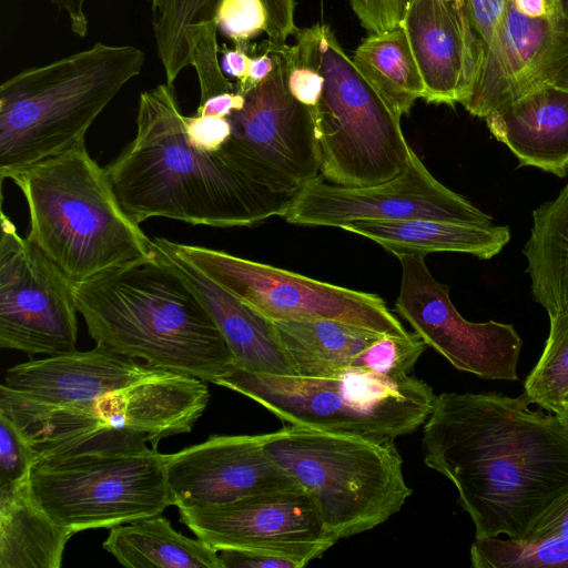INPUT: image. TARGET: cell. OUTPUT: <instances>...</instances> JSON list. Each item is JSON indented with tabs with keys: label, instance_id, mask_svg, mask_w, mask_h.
<instances>
[{
	"label": "cell",
	"instance_id": "6da1fadb",
	"mask_svg": "<svg viewBox=\"0 0 568 568\" xmlns=\"http://www.w3.org/2000/svg\"><path fill=\"white\" fill-rule=\"evenodd\" d=\"M525 394L445 392L423 425L424 462L453 483L475 538L521 540L568 491V433Z\"/></svg>",
	"mask_w": 568,
	"mask_h": 568
},
{
	"label": "cell",
	"instance_id": "7a4b0ae2",
	"mask_svg": "<svg viewBox=\"0 0 568 568\" xmlns=\"http://www.w3.org/2000/svg\"><path fill=\"white\" fill-rule=\"evenodd\" d=\"M172 85L140 94L136 134L105 168L112 191L135 223L166 217L193 225L251 226L282 216L295 193L275 192L240 171L224 154L187 136Z\"/></svg>",
	"mask_w": 568,
	"mask_h": 568
},
{
	"label": "cell",
	"instance_id": "3957f363",
	"mask_svg": "<svg viewBox=\"0 0 568 568\" xmlns=\"http://www.w3.org/2000/svg\"><path fill=\"white\" fill-rule=\"evenodd\" d=\"M73 297L90 337L110 352L213 384L235 366L197 291L155 245L74 283Z\"/></svg>",
	"mask_w": 568,
	"mask_h": 568
},
{
	"label": "cell",
	"instance_id": "277c9868",
	"mask_svg": "<svg viewBox=\"0 0 568 568\" xmlns=\"http://www.w3.org/2000/svg\"><path fill=\"white\" fill-rule=\"evenodd\" d=\"M29 210L26 236L73 283L154 251L120 206L85 141L9 175Z\"/></svg>",
	"mask_w": 568,
	"mask_h": 568
},
{
	"label": "cell",
	"instance_id": "5b68a950",
	"mask_svg": "<svg viewBox=\"0 0 568 568\" xmlns=\"http://www.w3.org/2000/svg\"><path fill=\"white\" fill-rule=\"evenodd\" d=\"M144 52L102 42L0 85V178L79 142L121 89L142 72Z\"/></svg>",
	"mask_w": 568,
	"mask_h": 568
},
{
	"label": "cell",
	"instance_id": "8992f818",
	"mask_svg": "<svg viewBox=\"0 0 568 568\" xmlns=\"http://www.w3.org/2000/svg\"><path fill=\"white\" fill-rule=\"evenodd\" d=\"M139 435L111 433L36 458L28 475L32 500L75 534L112 528L173 506L166 454Z\"/></svg>",
	"mask_w": 568,
	"mask_h": 568
},
{
	"label": "cell",
	"instance_id": "52a82bcc",
	"mask_svg": "<svg viewBox=\"0 0 568 568\" xmlns=\"http://www.w3.org/2000/svg\"><path fill=\"white\" fill-rule=\"evenodd\" d=\"M215 384L253 399L287 425L377 440L416 432L437 397L414 375L358 368L312 377L253 373L235 365Z\"/></svg>",
	"mask_w": 568,
	"mask_h": 568
},
{
	"label": "cell",
	"instance_id": "ba28073f",
	"mask_svg": "<svg viewBox=\"0 0 568 568\" xmlns=\"http://www.w3.org/2000/svg\"><path fill=\"white\" fill-rule=\"evenodd\" d=\"M262 443L310 495L326 530L337 539L388 520L413 494L395 440L288 425L262 434Z\"/></svg>",
	"mask_w": 568,
	"mask_h": 568
},
{
	"label": "cell",
	"instance_id": "9c48e42d",
	"mask_svg": "<svg viewBox=\"0 0 568 568\" xmlns=\"http://www.w3.org/2000/svg\"><path fill=\"white\" fill-rule=\"evenodd\" d=\"M320 69L324 79L313 116L321 175L347 187L388 181L410 152L397 116L343 49L334 31L320 23Z\"/></svg>",
	"mask_w": 568,
	"mask_h": 568
},
{
	"label": "cell",
	"instance_id": "30bf717a",
	"mask_svg": "<svg viewBox=\"0 0 568 568\" xmlns=\"http://www.w3.org/2000/svg\"><path fill=\"white\" fill-rule=\"evenodd\" d=\"M209 398L205 382L162 371L74 407L10 419L37 457L111 433L142 436L156 448L163 438L191 432Z\"/></svg>",
	"mask_w": 568,
	"mask_h": 568
},
{
	"label": "cell",
	"instance_id": "8fae6325",
	"mask_svg": "<svg viewBox=\"0 0 568 568\" xmlns=\"http://www.w3.org/2000/svg\"><path fill=\"white\" fill-rule=\"evenodd\" d=\"M153 242L189 262L271 321L327 318L386 335L409 334L376 294L322 282L224 251L162 237Z\"/></svg>",
	"mask_w": 568,
	"mask_h": 568
},
{
	"label": "cell",
	"instance_id": "7c38bea8",
	"mask_svg": "<svg viewBox=\"0 0 568 568\" xmlns=\"http://www.w3.org/2000/svg\"><path fill=\"white\" fill-rule=\"evenodd\" d=\"M265 43L274 69L244 94L243 108L229 116L232 135L222 150L255 182L275 192L295 193L321 175L313 110L290 93L278 44Z\"/></svg>",
	"mask_w": 568,
	"mask_h": 568
},
{
	"label": "cell",
	"instance_id": "4fadbf2b",
	"mask_svg": "<svg viewBox=\"0 0 568 568\" xmlns=\"http://www.w3.org/2000/svg\"><path fill=\"white\" fill-rule=\"evenodd\" d=\"M568 82V0H505L479 75L464 108L494 110L552 83Z\"/></svg>",
	"mask_w": 568,
	"mask_h": 568
},
{
	"label": "cell",
	"instance_id": "5bb4252c",
	"mask_svg": "<svg viewBox=\"0 0 568 568\" xmlns=\"http://www.w3.org/2000/svg\"><path fill=\"white\" fill-rule=\"evenodd\" d=\"M0 346L29 355L75 349L73 282L1 212Z\"/></svg>",
	"mask_w": 568,
	"mask_h": 568
},
{
	"label": "cell",
	"instance_id": "9a60e30c",
	"mask_svg": "<svg viewBox=\"0 0 568 568\" xmlns=\"http://www.w3.org/2000/svg\"><path fill=\"white\" fill-rule=\"evenodd\" d=\"M282 217L297 225L341 229L361 220L493 223L490 215L437 181L413 149L402 172L378 184L347 187L316 176L296 191Z\"/></svg>",
	"mask_w": 568,
	"mask_h": 568
},
{
	"label": "cell",
	"instance_id": "2e32d148",
	"mask_svg": "<svg viewBox=\"0 0 568 568\" xmlns=\"http://www.w3.org/2000/svg\"><path fill=\"white\" fill-rule=\"evenodd\" d=\"M400 290L396 312L427 346L455 368L491 381H518L523 339L514 325L465 320L436 281L424 256H400Z\"/></svg>",
	"mask_w": 568,
	"mask_h": 568
},
{
	"label": "cell",
	"instance_id": "e0dca14e",
	"mask_svg": "<svg viewBox=\"0 0 568 568\" xmlns=\"http://www.w3.org/2000/svg\"><path fill=\"white\" fill-rule=\"evenodd\" d=\"M165 471L178 509L302 488L266 454L262 434L210 436L203 443L166 454Z\"/></svg>",
	"mask_w": 568,
	"mask_h": 568
},
{
	"label": "cell",
	"instance_id": "ac0fdd59",
	"mask_svg": "<svg viewBox=\"0 0 568 568\" xmlns=\"http://www.w3.org/2000/svg\"><path fill=\"white\" fill-rule=\"evenodd\" d=\"M429 103L465 104L484 61V47L464 2L414 0L400 22Z\"/></svg>",
	"mask_w": 568,
	"mask_h": 568
},
{
	"label": "cell",
	"instance_id": "d6986e66",
	"mask_svg": "<svg viewBox=\"0 0 568 568\" xmlns=\"http://www.w3.org/2000/svg\"><path fill=\"white\" fill-rule=\"evenodd\" d=\"M180 520L213 549L253 548L335 539L303 488L248 496L233 503L180 508Z\"/></svg>",
	"mask_w": 568,
	"mask_h": 568
},
{
	"label": "cell",
	"instance_id": "ffe728a7",
	"mask_svg": "<svg viewBox=\"0 0 568 568\" xmlns=\"http://www.w3.org/2000/svg\"><path fill=\"white\" fill-rule=\"evenodd\" d=\"M520 165L559 178L568 172V82L542 85L485 118Z\"/></svg>",
	"mask_w": 568,
	"mask_h": 568
},
{
	"label": "cell",
	"instance_id": "44dd1931",
	"mask_svg": "<svg viewBox=\"0 0 568 568\" xmlns=\"http://www.w3.org/2000/svg\"><path fill=\"white\" fill-rule=\"evenodd\" d=\"M152 27L166 83L172 85L186 67L195 47L217 33L215 13L222 0H150ZM267 12L266 34L274 44H285L297 27L294 0H262Z\"/></svg>",
	"mask_w": 568,
	"mask_h": 568
},
{
	"label": "cell",
	"instance_id": "7402d4cb",
	"mask_svg": "<svg viewBox=\"0 0 568 568\" xmlns=\"http://www.w3.org/2000/svg\"><path fill=\"white\" fill-rule=\"evenodd\" d=\"M155 246L173 261L195 287L237 367L253 373L293 374L270 318L217 285L185 260Z\"/></svg>",
	"mask_w": 568,
	"mask_h": 568
},
{
	"label": "cell",
	"instance_id": "603a6c76",
	"mask_svg": "<svg viewBox=\"0 0 568 568\" xmlns=\"http://www.w3.org/2000/svg\"><path fill=\"white\" fill-rule=\"evenodd\" d=\"M376 242L397 257L452 252L489 260L510 240L505 225L439 220H361L342 227Z\"/></svg>",
	"mask_w": 568,
	"mask_h": 568
},
{
	"label": "cell",
	"instance_id": "cb8c5ba5",
	"mask_svg": "<svg viewBox=\"0 0 568 568\" xmlns=\"http://www.w3.org/2000/svg\"><path fill=\"white\" fill-rule=\"evenodd\" d=\"M272 322L293 374L301 376H331L356 368L365 351L386 335L327 318Z\"/></svg>",
	"mask_w": 568,
	"mask_h": 568
},
{
	"label": "cell",
	"instance_id": "d4e9b609",
	"mask_svg": "<svg viewBox=\"0 0 568 568\" xmlns=\"http://www.w3.org/2000/svg\"><path fill=\"white\" fill-rule=\"evenodd\" d=\"M74 534L32 500L28 479L0 489V568H60Z\"/></svg>",
	"mask_w": 568,
	"mask_h": 568
},
{
	"label": "cell",
	"instance_id": "484cf974",
	"mask_svg": "<svg viewBox=\"0 0 568 568\" xmlns=\"http://www.w3.org/2000/svg\"><path fill=\"white\" fill-rule=\"evenodd\" d=\"M103 548L128 568H223L219 551L161 514L110 528Z\"/></svg>",
	"mask_w": 568,
	"mask_h": 568
},
{
	"label": "cell",
	"instance_id": "4316f807",
	"mask_svg": "<svg viewBox=\"0 0 568 568\" xmlns=\"http://www.w3.org/2000/svg\"><path fill=\"white\" fill-rule=\"evenodd\" d=\"M524 254L535 301L549 317L568 310V183L532 212Z\"/></svg>",
	"mask_w": 568,
	"mask_h": 568
},
{
	"label": "cell",
	"instance_id": "83f0119b",
	"mask_svg": "<svg viewBox=\"0 0 568 568\" xmlns=\"http://www.w3.org/2000/svg\"><path fill=\"white\" fill-rule=\"evenodd\" d=\"M355 65L399 118L424 98L425 85L403 24L369 33L354 51Z\"/></svg>",
	"mask_w": 568,
	"mask_h": 568
},
{
	"label": "cell",
	"instance_id": "f1b7e54d",
	"mask_svg": "<svg viewBox=\"0 0 568 568\" xmlns=\"http://www.w3.org/2000/svg\"><path fill=\"white\" fill-rule=\"evenodd\" d=\"M549 320L545 348L525 379L524 394L531 404L556 414L568 393V310Z\"/></svg>",
	"mask_w": 568,
	"mask_h": 568
},
{
	"label": "cell",
	"instance_id": "f546056e",
	"mask_svg": "<svg viewBox=\"0 0 568 568\" xmlns=\"http://www.w3.org/2000/svg\"><path fill=\"white\" fill-rule=\"evenodd\" d=\"M470 562L475 568H568V537L538 541L475 538Z\"/></svg>",
	"mask_w": 568,
	"mask_h": 568
},
{
	"label": "cell",
	"instance_id": "4dcf8cb0",
	"mask_svg": "<svg viewBox=\"0 0 568 568\" xmlns=\"http://www.w3.org/2000/svg\"><path fill=\"white\" fill-rule=\"evenodd\" d=\"M337 540L283 542L220 550L223 568H302L320 558Z\"/></svg>",
	"mask_w": 568,
	"mask_h": 568
},
{
	"label": "cell",
	"instance_id": "1f68e13d",
	"mask_svg": "<svg viewBox=\"0 0 568 568\" xmlns=\"http://www.w3.org/2000/svg\"><path fill=\"white\" fill-rule=\"evenodd\" d=\"M217 31L235 44L266 32L267 12L262 0H222L215 13Z\"/></svg>",
	"mask_w": 568,
	"mask_h": 568
},
{
	"label": "cell",
	"instance_id": "d6a6232c",
	"mask_svg": "<svg viewBox=\"0 0 568 568\" xmlns=\"http://www.w3.org/2000/svg\"><path fill=\"white\" fill-rule=\"evenodd\" d=\"M37 453L13 422L0 413V489L28 479Z\"/></svg>",
	"mask_w": 568,
	"mask_h": 568
},
{
	"label": "cell",
	"instance_id": "836d02e7",
	"mask_svg": "<svg viewBox=\"0 0 568 568\" xmlns=\"http://www.w3.org/2000/svg\"><path fill=\"white\" fill-rule=\"evenodd\" d=\"M361 24L369 33L383 32L400 24L407 0H349Z\"/></svg>",
	"mask_w": 568,
	"mask_h": 568
},
{
	"label": "cell",
	"instance_id": "e575fe53",
	"mask_svg": "<svg viewBox=\"0 0 568 568\" xmlns=\"http://www.w3.org/2000/svg\"><path fill=\"white\" fill-rule=\"evenodd\" d=\"M185 129L190 142L200 150L216 152L232 135L229 118L220 116H185Z\"/></svg>",
	"mask_w": 568,
	"mask_h": 568
},
{
	"label": "cell",
	"instance_id": "d590c367",
	"mask_svg": "<svg viewBox=\"0 0 568 568\" xmlns=\"http://www.w3.org/2000/svg\"><path fill=\"white\" fill-rule=\"evenodd\" d=\"M568 537V491L556 500L534 524L524 541Z\"/></svg>",
	"mask_w": 568,
	"mask_h": 568
},
{
	"label": "cell",
	"instance_id": "8d00e7d4",
	"mask_svg": "<svg viewBox=\"0 0 568 568\" xmlns=\"http://www.w3.org/2000/svg\"><path fill=\"white\" fill-rule=\"evenodd\" d=\"M245 98L236 91L223 92L200 101L196 114L202 116L229 118L233 112L241 110Z\"/></svg>",
	"mask_w": 568,
	"mask_h": 568
},
{
	"label": "cell",
	"instance_id": "74e56055",
	"mask_svg": "<svg viewBox=\"0 0 568 568\" xmlns=\"http://www.w3.org/2000/svg\"><path fill=\"white\" fill-rule=\"evenodd\" d=\"M275 61L271 52L264 48V52L251 58L245 80L235 85V91L244 95L253 88L265 81L272 73Z\"/></svg>",
	"mask_w": 568,
	"mask_h": 568
},
{
	"label": "cell",
	"instance_id": "f35d334b",
	"mask_svg": "<svg viewBox=\"0 0 568 568\" xmlns=\"http://www.w3.org/2000/svg\"><path fill=\"white\" fill-rule=\"evenodd\" d=\"M243 47L236 44L234 49L224 48L220 60L223 72L235 78L237 83L245 80L251 60Z\"/></svg>",
	"mask_w": 568,
	"mask_h": 568
},
{
	"label": "cell",
	"instance_id": "ab89813d",
	"mask_svg": "<svg viewBox=\"0 0 568 568\" xmlns=\"http://www.w3.org/2000/svg\"><path fill=\"white\" fill-rule=\"evenodd\" d=\"M61 12L68 17L70 28L78 37H85L89 21L84 11L87 0H52Z\"/></svg>",
	"mask_w": 568,
	"mask_h": 568
},
{
	"label": "cell",
	"instance_id": "60d3db41",
	"mask_svg": "<svg viewBox=\"0 0 568 568\" xmlns=\"http://www.w3.org/2000/svg\"><path fill=\"white\" fill-rule=\"evenodd\" d=\"M559 422L562 424L568 433V408H562L560 412L555 414Z\"/></svg>",
	"mask_w": 568,
	"mask_h": 568
},
{
	"label": "cell",
	"instance_id": "b9f144b4",
	"mask_svg": "<svg viewBox=\"0 0 568 568\" xmlns=\"http://www.w3.org/2000/svg\"><path fill=\"white\" fill-rule=\"evenodd\" d=\"M562 408H568V393L562 397Z\"/></svg>",
	"mask_w": 568,
	"mask_h": 568
},
{
	"label": "cell",
	"instance_id": "7bdbcfd3",
	"mask_svg": "<svg viewBox=\"0 0 568 568\" xmlns=\"http://www.w3.org/2000/svg\"><path fill=\"white\" fill-rule=\"evenodd\" d=\"M414 0H407V7L413 2ZM406 7V9H407Z\"/></svg>",
	"mask_w": 568,
	"mask_h": 568
}]
</instances>
